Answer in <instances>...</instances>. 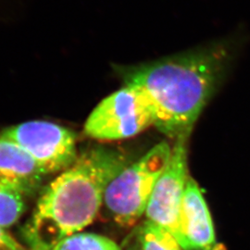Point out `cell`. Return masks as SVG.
<instances>
[{
	"label": "cell",
	"mask_w": 250,
	"mask_h": 250,
	"mask_svg": "<svg viewBox=\"0 0 250 250\" xmlns=\"http://www.w3.org/2000/svg\"><path fill=\"white\" fill-rule=\"evenodd\" d=\"M240 24L231 34L149 62L115 66L125 85L148 101L154 125L170 138L189 134L208 100L250 39Z\"/></svg>",
	"instance_id": "cell-1"
},
{
	"label": "cell",
	"mask_w": 250,
	"mask_h": 250,
	"mask_svg": "<svg viewBox=\"0 0 250 250\" xmlns=\"http://www.w3.org/2000/svg\"><path fill=\"white\" fill-rule=\"evenodd\" d=\"M130 164L124 153L97 146L83 152L43 190L25 227L34 250H52L89 225L104 203L109 183Z\"/></svg>",
	"instance_id": "cell-2"
},
{
	"label": "cell",
	"mask_w": 250,
	"mask_h": 250,
	"mask_svg": "<svg viewBox=\"0 0 250 250\" xmlns=\"http://www.w3.org/2000/svg\"><path fill=\"white\" fill-rule=\"evenodd\" d=\"M170 155L169 144H158L126 166L109 183L103 204L117 224L132 225L146 213L152 192L166 169Z\"/></svg>",
	"instance_id": "cell-3"
},
{
	"label": "cell",
	"mask_w": 250,
	"mask_h": 250,
	"mask_svg": "<svg viewBox=\"0 0 250 250\" xmlns=\"http://www.w3.org/2000/svg\"><path fill=\"white\" fill-rule=\"evenodd\" d=\"M150 125L154 115L148 101L137 88L125 85L94 108L84 133L97 140L113 141L133 137Z\"/></svg>",
	"instance_id": "cell-4"
},
{
	"label": "cell",
	"mask_w": 250,
	"mask_h": 250,
	"mask_svg": "<svg viewBox=\"0 0 250 250\" xmlns=\"http://www.w3.org/2000/svg\"><path fill=\"white\" fill-rule=\"evenodd\" d=\"M0 137L17 144L45 175L67 170L78 158L74 133L50 122L13 125L1 131Z\"/></svg>",
	"instance_id": "cell-5"
},
{
	"label": "cell",
	"mask_w": 250,
	"mask_h": 250,
	"mask_svg": "<svg viewBox=\"0 0 250 250\" xmlns=\"http://www.w3.org/2000/svg\"><path fill=\"white\" fill-rule=\"evenodd\" d=\"M189 134L175 139L170 161L158 180L146 209L147 221L170 232L185 250L180 227V210L188 180V141Z\"/></svg>",
	"instance_id": "cell-6"
},
{
	"label": "cell",
	"mask_w": 250,
	"mask_h": 250,
	"mask_svg": "<svg viewBox=\"0 0 250 250\" xmlns=\"http://www.w3.org/2000/svg\"><path fill=\"white\" fill-rule=\"evenodd\" d=\"M184 250H224L217 243L212 219L197 182L188 176L180 210Z\"/></svg>",
	"instance_id": "cell-7"
},
{
	"label": "cell",
	"mask_w": 250,
	"mask_h": 250,
	"mask_svg": "<svg viewBox=\"0 0 250 250\" xmlns=\"http://www.w3.org/2000/svg\"><path fill=\"white\" fill-rule=\"evenodd\" d=\"M44 173L17 144L0 137V182L23 196L35 193Z\"/></svg>",
	"instance_id": "cell-8"
},
{
	"label": "cell",
	"mask_w": 250,
	"mask_h": 250,
	"mask_svg": "<svg viewBox=\"0 0 250 250\" xmlns=\"http://www.w3.org/2000/svg\"><path fill=\"white\" fill-rule=\"evenodd\" d=\"M138 241L139 250H184L170 232L147 220L139 228Z\"/></svg>",
	"instance_id": "cell-9"
},
{
	"label": "cell",
	"mask_w": 250,
	"mask_h": 250,
	"mask_svg": "<svg viewBox=\"0 0 250 250\" xmlns=\"http://www.w3.org/2000/svg\"><path fill=\"white\" fill-rule=\"evenodd\" d=\"M23 195L0 182V226L14 225L24 211Z\"/></svg>",
	"instance_id": "cell-10"
},
{
	"label": "cell",
	"mask_w": 250,
	"mask_h": 250,
	"mask_svg": "<svg viewBox=\"0 0 250 250\" xmlns=\"http://www.w3.org/2000/svg\"><path fill=\"white\" fill-rule=\"evenodd\" d=\"M52 250H122L106 236L92 232H77L62 239Z\"/></svg>",
	"instance_id": "cell-11"
},
{
	"label": "cell",
	"mask_w": 250,
	"mask_h": 250,
	"mask_svg": "<svg viewBox=\"0 0 250 250\" xmlns=\"http://www.w3.org/2000/svg\"><path fill=\"white\" fill-rule=\"evenodd\" d=\"M0 250H27L6 230V228L0 226Z\"/></svg>",
	"instance_id": "cell-12"
}]
</instances>
